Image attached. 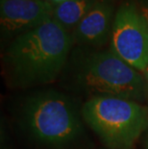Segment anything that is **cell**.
I'll use <instances>...</instances> for the list:
<instances>
[{
  "label": "cell",
  "instance_id": "1",
  "mask_svg": "<svg viewBox=\"0 0 148 149\" xmlns=\"http://www.w3.org/2000/svg\"><path fill=\"white\" fill-rule=\"evenodd\" d=\"M72 36L54 19L15 37L5 54L12 83L19 88L54 82L67 63Z\"/></svg>",
  "mask_w": 148,
  "mask_h": 149
},
{
  "label": "cell",
  "instance_id": "2",
  "mask_svg": "<svg viewBox=\"0 0 148 149\" xmlns=\"http://www.w3.org/2000/svg\"><path fill=\"white\" fill-rule=\"evenodd\" d=\"M72 90L93 97H117L142 103L148 91L142 72L112 50L82 55L71 70ZM89 98V99H90Z\"/></svg>",
  "mask_w": 148,
  "mask_h": 149
},
{
  "label": "cell",
  "instance_id": "3",
  "mask_svg": "<svg viewBox=\"0 0 148 149\" xmlns=\"http://www.w3.org/2000/svg\"><path fill=\"white\" fill-rule=\"evenodd\" d=\"M82 113L74 101L57 91H36L24 101L21 124L29 137L42 146L63 148L84 133Z\"/></svg>",
  "mask_w": 148,
  "mask_h": 149
},
{
  "label": "cell",
  "instance_id": "4",
  "mask_svg": "<svg viewBox=\"0 0 148 149\" xmlns=\"http://www.w3.org/2000/svg\"><path fill=\"white\" fill-rule=\"evenodd\" d=\"M88 126L112 149H130L148 128V108L134 100L93 97L82 107Z\"/></svg>",
  "mask_w": 148,
  "mask_h": 149
},
{
  "label": "cell",
  "instance_id": "5",
  "mask_svg": "<svg viewBox=\"0 0 148 149\" xmlns=\"http://www.w3.org/2000/svg\"><path fill=\"white\" fill-rule=\"evenodd\" d=\"M111 50L140 72L148 65V26L135 2L125 3L116 12L112 29Z\"/></svg>",
  "mask_w": 148,
  "mask_h": 149
},
{
  "label": "cell",
  "instance_id": "6",
  "mask_svg": "<svg viewBox=\"0 0 148 149\" xmlns=\"http://www.w3.org/2000/svg\"><path fill=\"white\" fill-rule=\"evenodd\" d=\"M53 6L46 0H1V32L17 37L52 19Z\"/></svg>",
  "mask_w": 148,
  "mask_h": 149
},
{
  "label": "cell",
  "instance_id": "7",
  "mask_svg": "<svg viewBox=\"0 0 148 149\" xmlns=\"http://www.w3.org/2000/svg\"><path fill=\"white\" fill-rule=\"evenodd\" d=\"M114 9L108 3L97 1L74 29L73 42L90 46L104 44L113 29Z\"/></svg>",
  "mask_w": 148,
  "mask_h": 149
},
{
  "label": "cell",
  "instance_id": "8",
  "mask_svg": "<svg viewBox=\"0 0 148 149\" xmlns=\"http://www.w3.org/2000/svg\"><path fill=\"white\" fill-rule=\"evenodd\" d=\"M97 0H68L54 6L52 18L67 31L75 29Z\"/></svg>",
  "mask_w": 148,
  "mask_h": 149
},
{
  "label": "cell",
  "instance_id": "9",
  "mask_svg": "<svg viewBox=\"0 0 148 149\" xmlns=\"http://www.w3.org/2000/svg\"><path fill=\"white\" fill-rule=\"evenodd\" d=\"M141 14L143 15L144 18L147 22L148 26V0H141V6L140 7Z\"/></svg>",
  "mask_w": 148,
  "mask_h": 149
},
{
  "label": "cell",
  "instance_id": "10",
  "mask_svg": "<svg viewBox=\"0 0 148 149\" xmlns=\"http://www.w3.org/2000/svg\"><path fill=\"white\" fill-rule=\"evenodd\" d=\"M142 74H143L144 80H145V83H146V87H147V91H148V65L146 66V68L144 69V71L142 72Z\"/></svg>",
  "mask_w": 148,
  "mask_h": 149
},
{
  "label": "cell",
  "instance_id": "11",
  "mask_svg": "<svg viewBox=\"0 0 148 149\" xmlns=\"http://www.w3.org/2000/svg\"><path fill=\"white\" fill-rule=\"evenodd\" d=\"M46 1H48L49 3H51L53 6H55V5H57V4H60V3L68 1V0H46Z\"/></svg>",
  "mask_w": 148,
  "mask_h": 149
},
{
  "label": "cell",
  "instance_id": "12",
  "mask_svg": "<svg viewBox=\"0 0 148 149\" xmlns=\"http://www.w3.org/2000/svg\"><path fill=\"white\" fill-rule=\"evenodd\" d=\"M147 149H148V139H147Z\"/></svg>",
  "mask_w": 148,
  "mask_h": 149
}]
</instances>
